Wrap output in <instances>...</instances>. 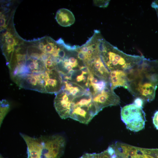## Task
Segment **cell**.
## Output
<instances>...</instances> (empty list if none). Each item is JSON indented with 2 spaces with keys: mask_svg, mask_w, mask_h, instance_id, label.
I'll use <instances>...</instances> for the list:
<instances>
[{
  "mask_svg": "<svg viewBox=\"0 0 158 158\" xmlns=\"http://www.w3.org/2000/svg\"><path fill=\"white\" fill-rule=\"evenodd\" d=\"M126 72L129 91L143 101L154 100L158 85V60L144 57L139 63Z\"/></svg>",
  "mask_w": 158,
  "mask_h": 158,
  "instance_id": "6da1fadb",
  "label": "cell"
},
{
  "mask_svg": "<svg viewBox=\"0 0 158 158\" xmlns=\"http://www.w3.org/2000/svg\"><path fill=\"white\" fill-rule=\"evenodd\" d=\"M98 49L103 62L110 72L117 70L127 71L139 63L144 57L126 54L103 37L98 43Z\"/></svg>",
  "mask_w": 158,
  "mask_h": 158,
  "instance_id": "7a4b0ae2",
  "label": "cell"
},
{
  "mask_svg": "<svg viewBox=\"0 0 158 158\" xmlns=\"http://www.w3.org/2000/svg\"><path fill=\"white\" fill-rule=\"evenodd\" d=\"M121 116L126 128L131 131L138 132L144 128L146 120L142 107L133 103L126 105L121 108Z\"/></svg>",
  "mask_w": 158,
  "mask_h": 158,
  "instance_id": "3957f363",
  "label": "cell"
},
{
  "mask_svg": "<svg viewBox=\"0 0 158 158\" xmlns=\"http://www.w3.org/2000/svg\"><path fill=\"white\" fill-rule=\"evenodd\" d=\"M43 148L41 158H59L63 153L66 140L62 136H41Z\"/></svg>",
  "mask_w": 158,
  "mask_h": 158,
  "instance_id": "277c9868",
  "label": "cell"
},
{
  "mask_svg": "<svg viewBox=\"0 0 158 158\" xmlns=\"http://www.w3.org/2000/svg\"><path fill=\"white\" fill-rule=\"evenodd\" d=\"M95 94L92 97V100L99 112L105 107L116 105L120 103V98L111 89L109 84L102 91Z\"/></svg>",
  "mask_w": 158,
  "mask_h": 158,
  "instance_id": "5b68a950",
  "label": "cell"
},
{
  "mask_svg": "<svg viewBox=\"0 0 158 158\" xmlns=\"http://www.w3.org/2000/svg\"><path fill=\"white\" fill-rule=\"evenodd\" d=\"M27 147L28 158H41L43 148V143L41 136L33 138L20 133Z\"/></svg>",
  "mask_w": 158,
  "mask_h": 158,
  "instance_id": "8992f818",
  "label": "cell"
},
{
  "mask_svg": "<svg viewBox=\"0 0 158 158\" xmlns=\"http://www.w3.org/2000/svg\"><path fill=\"white\" fill-rule=\"evenodd\" d=\"M109 82L111 88L114 89L122 87L127 89L128 80L126 71L117 70L111 71L109 74Z\"/></svg>",
  "mask_w": 158,
  "mask_h": 158,
  "instance_id": "52a82bcc",
  "label": "cell"
},
{
  "mask_svg": "<svg viewBox=\"0 0 158 158\" xmlns=\"http://www.w3.org/2000/svg\"><path fill=\"white\" fill-rule=\"evenodd\" d=\"M55 19L59 25L65 27L70 26L75 21L73 13L69 10L65 8H61L57 11Z\"/></svg>",
  "mask_w": 158,
  "mask_h": 158,
  "instance_id": "ba28073f",
  "label": "cell"
},
{
  "mask_svg": "<svg viewBox=\"0 0 158 158\" xmlns=\"http://www.w3.org/2000/svg\"><path fill=\"white\" fill-rule=\"evenodd\" d=\"M9 105L8 102L6 100H3L1 101L0 104V123H1L3 120L9 109Z\"/></svg>",
  "mask_w": 158,
  "mask_h": 158,
  "instance_id": "9c48e42d",
  "label": "cell"
},
{
  "mask_svg": "<svg viewBox=\"0 0 158 158\" xmlns=\"http://www.w3.org/2000/svg\"><path fill=\"white\" fill-rule=\"evenodd\" d=\"M135 158H155L153 156L145 154L144 152L143 149L138 147V154Z\"/></svg>",
  "mask_w": 158,
  "mask_h": 158,
  "instance_id": "30bf717a",
  "label": "cell"
},
{
  "mask_svg": "<svg viewBox=\"0 0 158 158\" xmlns=\"http://www.w3.org/2000/svg\"><path fill=\"white\" fill-rule=\"evenodd\" d=\"M145 154L150 155L155 158H158V149H144Z\"/></svg>",
  "mask_w": 158,
  "mask_h": 158,
  "instance_id": "8fae6325",
  "label": "cell"
},
{
  "mask_svg": "<svg viewBox=\"0 0 158 158\" xmlns=\"http://www.w3.org/2000/svg\"><path fill=\"white\" fill-rule=\"evenodd\" d=\"M153 123L157 129L158 130V111L154 113L152 118Z\"/></svg>",
  "mask_w": 158,
  "mask_h": 158,
  "instance_id": "7c38bea8",
  "label": "cell"
},
{
  "mask_svg": "<svg viewBox=\"0 0 158 158\" xmlns=\"http://www.w3.org/2000/svg\"><path fill=\"white\" fill-rule=\"evenodd\" d=\"M68 60L73 68L78 66V60L75 57H70L69 58Z\"/></svg>",
  "mask_w": 158,
  "mask_h": 158,
  "instance_id": "4fadbf2b",
  "label": "cell"
},
{
  "mask_svg": "<svg viewBox=\"0 0 158 158\" xmlns=\"http://www.w3.org/2000/svg\"><path fill=\"white\" fill-rule=\"evenodd\" d=\"M79 70L82 71V73L83 75L89 74L91 72H90L89 68L87 66H79Z\"/></svg>",
  "mask_w": 158,
  "mask_h": 158,
  "instance_id": "5bb4252c",
  "label": "cell"
},
{
  "mask_svg": "<svg viewBox=\"0 0 158 158\" xmlns=\"http://www.w3.org/2000/svg\"><path fill=\"white\" fill-rule=\"evenodd\" d=\"M143 100L139 98H136L133 102V104L136 106L142 108Z\"/></svg>",
  "mask_w": 158,
  "mask_h": 158,
  "instance_id": "9a60e30c",
  "label": "cell"
},
{
  "mask_svg": "<svg viewBox=\"0 0 158 158\" xmlns=\"http://www.w3.org/2000/svg\"><path fill=\"white\" fill-rule=\"evenodd\" d=\"M69 91L71 94L74 96L76 95L78 92H80V90L78 87H73L69 90Z\"/></svg>",
  "mask_w": 158,
  "mask_h": 158,
  "instance_id": "2e32d148",
  "label": "cell"
},
{
  "mask_svg": "<svg viewBox=\"0 0 158 158\" xmlns=\"http://www.w3.org/2000/svg\"><path fill=\"white\" fill-rule=\"evenodd\" d=\"M6 26V19L3 15H1L0 17V27L1 28H4Z\"/></svg>",
  "mask_w": 158,
  "mask_h": 158,
  "instance_id": "e0dca14e",
  "label": "cell"
},
{
  "mask_svg": "<svg viewBox=\"0 0 158 158\" xmlns=\"http://www.w3.org/2000/svg\"><path fill=\"white\" fill-rule=\"evenodd\" d=\"M152 6L155 9L158 17V1H155L153 2L152 3Z\"/></svg>",
  "mask_w": 158,
  "mask_h": 158,
  "instance_id": "ac0fdd59",
  "label": "cell"
},
{
  "mask_svg": "<svg viewBox=\"0 0 158 158\" xmlns=\"http://www.w3.org/2000/svg\"><path fill=\"white\" fill-rule=\"evenodd\" d=\"M83 74L81 73V74L77 76L76 80L77 82H79L83 80Z\"/></svg>",
  "mask_w": 158,
  "mask_h": 158,
  "instance_id": "d6986e66",
  "label": "cell"
},
{
  "mask_svg": "<svg viewBox=\"0 0 158 158\" xmlns=\"http://www.w3.org/2000/svg\"><path fill=\"white\" fill-rule=\"evenodd\" d=\"M86 79L87 78H86V76L84 75H83V83L85 82L86 81H87Z\"/></svg>",
  "mask_w": 158,
  "mask_h": 158,
  "instance_id": "ffe728a7",
  "label": "cell"
}]
</instances>
